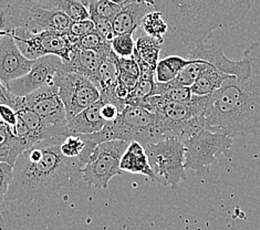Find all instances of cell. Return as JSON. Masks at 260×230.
<instances>
[{"label":"cell","instance_id":"39","mask_svg":"<svg viewBox=\"0 0 260 230\" xmlns=\"http://www.w3.org/2000/svg\"><path fill=\"white\" fill-rule=\"evenodd\" d=\"M0 230H7V225H6L5 219L2 215V211H0Z\"/></svg>","mask_w":260,"mask_h":230},{"label":"cell","instance_id":"9","mask_svg":"<svg viewBox=\"0 0 260 230\" xmlns=\"http://www.w3.org/2000/svg\"><path fill=\"white\" fill-rule=\"evenodd\" d=\"M62 101L68 122L100 100V91L95 84L81 74L61 69L54 80Z\"/></svg>","mask_w":260,"mask_h":230},{"label":"cell","instance_id":"42","mask_svg":"<svg viewBox=\"0 0 260 230\" xmlns=\"http://www.w3.org/2000/svg\"><path fill=\"white\" fill-rule=\"evenodd\" d=\"M30 2H32L34 4H41L43 0H30Z\"/></svg>","mask_w":260,"mask_h":230},{"label":"cell","instance_id":"40","mask_svg":"<svg viewBox=\"0 0 260 230\" xmlns=\"http://www.w3.org/2000/svg\"><path fill=\"white\" fill-rule=\"evenodd\" d=\"M77 2H79L80 4H82L85 8H88L92 3L95 2V0H77Z\"/></svg>","mask_w":260,"mask_h":230},{"label":"cell","instance_id":"41","mask_svg":"<svg viewBox=\"0 0 260 230\" xmlns=\"http://www.w3.org/2000/svg\"><path fill=\"white\" fill-rule=\"evenodd\" d=\"M111 2L116 4V5H119V6H121V7H122V6H124L128 2H131V0H111Z\"/></svg>","mask_w":260,"mask_h":230},{"label":"cell","instance_id":"11","mask_svg":"<svg viewBox=\"0 0 260 230\" xmlns=\"http://www.w3.org/2000/svg\"><path fill=\"white\" fill-rule=\"evenodd\" d=\"M62 65V60L57 55H46L34 61L26 76L11 81L6 88L12 94L24 97L43 86L54 85V80Z\"/></svg>","mask_w":260,"mask_h":230},{"label":"cell","instance_id":"14","mask_svg":"<svg viewBox=\"0 0 260 230\" xmlns=\"http://www.w3.org/2000/svg\"><path fill=\"white\" fill-rule=\"evenodd\" d=\"M32 5L30 0H0V39L17 28H29Z\"/></svg>","mask_w":260,"mask_h":230},{"label":"cell","instance_id":"31","mask_svg":"<svg viewBox=\"0 0 260 230\" xmlns=\"http://www.w3.org/2000/svg\"><path fill=\"white\" fill-rule=\"evenodd\" d=\"M188 62L187 64L184 67V69L179 72L175 81L177 83L182 84L184 86H188L190 88L191 85L195 83L198 76L202 73V71L206 68V62L200 60V59H194L190 60L187 59Z\"/></svg>","mask_w":260,"mask_h":230},{"label":"cell","instance_id":"5","mask_svg":"<svg viewBox=\"0 0 260 230\" xmlns=\"http://www.w3.org/2000/svg\"><path fill=\"white\" fill-rule=\"evenodd\" d=\"M10 36L21 53L31 61L46 55H57L62 62H68L79 41L69 31L59 32L43 30L40 32H32L28 27L17 28Z\"/></svg>","mask_w":260,"mask_h":230},{"label":"cell","instance_id":"3","mask_svg":"<svg viewBox=\"0 0 260 230\" xmlns=\"http://www.w3.org/2000/svg\"><path fill=\"white\" fill-rule=\"evenodd\" d=\"M169 31L183 45L206 43L215 30L239 23L248 15L251 0H154Z\"/></svg>","mask_w":260,"mask_h":230},{"label":"cell","instance_id":"8","mask_svg":"<svg viewBox=\"0 0 260 230\" xmlns=\"http://www.w3.org/2000/svg\"><path fill=\"white\" fill-rule=\"evenodd\" d=\"M129 143L109 141L99 144L82 169V178L89 186L107 189L110 180L122 173L120 163Z\"/></svg>","mask_w":260,"mask_h":230},{"label":"cell","instance_id":"35","mask_svg":"<svg viewBox=\"0 0 260 230\" xmlns=\"http://www.w3.org/2000/svg\"><path fill=\"white\" fill-rule=\"evenodd\" d=\"M95 30L94 28V23L91 19H86V20H81V21H72L69 32L76 37V38L80 39L82 37L89 35L91 32H93Z\"/></svg>","mask_w":260,"mask_h":230},{"label":"cell","instance_id":"33","mask_svg":"<svg viewBox=\"0 0 260 230\" xmlns=\"http://www.w3.org/2000/svg\"><path fill=\"white\" fill-rule=\"evenodd\" d=\"M162 96L169 102L187 103L191 100L193 94H191L190 88L179 84L174 80V81H172V82H170L169 91H167Z\"/></svg>","mask_w":260,"mask_h":230},{"label":"cell","instance_id":"26","mask_svg":"<svg viewBox=\"0 0 260 230\" xmlns=\"http://www.w3.org/2000/svg\"><path fill=\"white\" fill-rule=\"evenodd\" d=\"M17 113L23 120V122L26 123L27 127L30 130V134H31V139L34 143L54 138V136L51 135L50 130H49L45 125V123L41 120V117L39 115H37L34 111L27 108H22L21 110L17 111Z\"/></svg>","mask_w":260,"mask_h":230},{"label":"cell","instance_id":"27","mask_svg":"<svg viewBox=\"0 0 260 230\" xmlns=\"http://www.w3.org/2000/svg\"><path fill=\"white\" fill-rule=\"evenodd\" d=\"M119 79L117 82L124 84L129 90H133L140 80V67L134 58H119L116 59Z\"/></svg>","mask_w":260,"mask_h":230},{"label":"cell","instance_id":"34","mask_svg":"<svg viewBox=\"0 0 260 230\" xmlns=\"http://www.w3.org/2000/svg\"><path fill=\"white\" fill-rule=\"evenodd\" d=\"M14 180V166L0 161V204L5 202Z\"/></svg>","mask_w":260,"mask_h":230},{"label":"cell","instance_id":"25","mask_svg":"<svg viewBox=\"0 0 260 230\" xmlns=\"http://www.w3.org/2000/svg\"><path fill=\"white\" fill-rule=\"evenodd\" d=\"M41 5L62 11L72 21L90 19L88 9L77 0H43Z\"/></svg>","mask_w":260,"mask_h":230},{"label":"cell","instance_id":"21","mask_svg":"<svg viewBox=\"0 0 260 230\" xmlns=\"http://www.w3.org/2000/svg\"><path fill=\"white\" fill-rule=\"evenodd\" d=\"M27 146L15 136L10 126L0 122V161L14 166Z\"/></svg>","mask_w":260,"mask_h":230},{"label":"cell","instance_id":"22","mask_svg":"<svg viewBox=\"0 0 260 230\" xmlns=\"http://www.w3.org/2000/svg\"><path fill=\"white\" fill-rule=\"evenodd\" d=\"M164 45V38H154L151 36H142L135 41V48L132 58L136 61L144 62L156 69L159 51Z\"/></svg>","mask_w":260,"mask_h":230},{"label":"cell","instance_id":"36","mask_svg":"<svg viewBox=\"0 0 260 230\" xmlns=\"http://www.w3.org/2000/svg\"><path fill=\"white\" fill-rule=\"evenodd\" d=\"M94 23V28L96 32L100 35L102 38L111 43L115 38V34L112 27V22L110 20H105V19H98V18H94V19H91Z\"/></svg>","mask_w":260,"mask_h":230},{"label":"cell","instance_id":"24","mask_svg":"<svg viewBox=\"0 0 260 230\" xmlns=\"http://www.w3.org/2000/svg\"><path fill=\"white\" fill-rule=\"evenodd\" d=\"M188 60L179 55H170L163 60H159L155 69V82L169 83L174 81Z\"/></svg>","mask_w":260,"mask_h":230},{"label":"cell","instance_id":"17","mask_svg":"<svg viewBox=\"0 0 260 230\" xmlns=\"http://www.w3.org/2000/svg\"><path fill=\"white\" fill-rule=\"evenodd\" d=\"M103 60L104 59L99 53L85 50L78 45L74 49L70 60L68 62H62V69L81 74L94 83L99 68H100Z\"/></svg>","mask_w":260,"mask_h":230},{"label":"cell","instance_id":"20","mask_svg":"<svg viewBox=\"0 0 260 230\" xmlns=\"http://www.w3.org/2000/svg\"><path fill=\"white\" fill-rule=\"evenodd\" d=\"M206 62V61H205ZM206 68L198 76L195 83L190 86L191 94L196 96H205L210 95L216 91L220 90L229 80L234 78V76L222 73L218 69L206 62Z\"/></svg>","mask_w":260,"mask_h":230},{"label":"cell","instance_id":"30","mask_svg":"<svg viewBox=\"0 0 260 230\" xmlns=\"http://www.w3.org/2000/svg\"><path fill=\"white\" fill-rule=\"evenodd\" d=\"M90 19H105L112 21L113 18L121 10V6L111 2V0H95L88 8Z\"/></svg>","mask_w":260,"mask_h":230},{"label":"cell","instance_id":"16","mask_svg":"<svg viewBox=\"0 0 260 230\" xmlns=\"http://www.w3.org/2000/svg\"><path fill=\"white\" fill-rule=\"evenodd\" d=\"M155 8L140 0H131L124 6L112 19V27L115 36L133 35L141 27L143 18Z\"/></svg>","mask_w":260,"mask_h":230},{"label":"cell","instance_id":"28","mask_svg":"<svg viewBox=\"0 0 260 230\" xmlns=\"http://www.w3.org/2000/svg\"><path fill=\"white\" fill-rule=\"evenodd\" d=\"M141 27L147 36L154 38H164L169 32V24L164 20L163 15L157 10H153L143 18Z\"/></svg>","mask_w":260,"mask_h":230},{"label":"cell","instance_id":"7","mask_svg":"<svg viewBox=\"0 0 260 230\" xmlns=\"http://www.w3.org/2000/svg\"><path fill=\"white\" fill-rule=\"evenodd\" d=\"M144 148L156 182L176 189L179 183L186 179L185 147L182 141L164 140L147 144Z\"/></svg>","mask_w":260,"mask_h":230},{"label":"cell","instance_id":"38","mask_svg":"<svg viewBox=\"0 0 260 230\" xmlns=\"http://www.w3.org/2000/svg\"><path fill=\"white\" fill-rule=\"evenodd\" d=\"M17 120L18 114L14 109L8 107V105L0 104V122H3L6 125L12 127L15 126Z\"/></svg>","mask_w":260,"mask_h":230},{"label":"cell","instance_id":"29","mask_svg":"<svg viewBox=\"0 0 260 230\" xmlns=\"http://www.w3.org/2000/svg\"><path fill=\"white\" fill-rule=\"evenodd\" d=\"M78 45L80 48L85 49V50H91L99 53L103 59L110 57L111 53L113 52L111 43L105 41L95 30L93 32L80 38Z\"/></svg>","mask_w":260,"mask_h":230},{"label":"cell","instance_id":"6","mask_svg":"<svg viewBox=\"0 0 260 230\" xmlns=\"http://www.w3.org/2000/svg\"><path fill=\"white\" fill-rule=\"evenodd\" d=\"M233 138L203 129L184 142L185 170L195 172L197 177L207 176L212 166L217 164L219 155L232 158Z\"/></svg>","mask_w":260,"mask_h":230},{"label":"cell","instance_id":"19","mask_svg":"<svg viewBox=\"0 0 260 230\" xmlns=\"http://www.w3.org/2000/svg\"><path fill=\"white\" fill-rule=\"evenodd\" d=\"M120 169L122 172L138 174V175H143L152 180H156L150 161H148L145 148L139 142L129 143L121 158Z\"/></svg>","mask_w":260,"mask_h":230},{"label":"cell","instance_id":"12","mask_svg":"<svg viewBox=\"0 0 260 230\" xmlns=\"http://www.w3.org/2000/svg\"><path fill=\"white\" fill-rule=\"evenodd\" d=\"M32 64L34 61L24 57L11 36L0 39V81L5 86L26 76Z\"/></svg>","mask_w":260,"mask_h":230},{"label":"cell","instance_id":"32","mask_svg":"<svg viewBox=\"0 0 260 230\" xmlns=\"http://www.w3.org/2000/svg\"><path fill=\"white\" fill-rule=\"evenodd\" d=\"M111 47H112V51L119 58H132L135 48L133 35L115 36L113 41L111 42Z\"/></svg>","mask_w":260,"mask_h":230},{"label":"cell","instance_id":"4","mask_svg":"<svg viewBox=\"0 0 260 230\" xmlns=\"http://www.w3.org/2000/svg\"><path fill=\"white\" fill-rule=\"evenodd\" d=\"M85 136L98 145L109 141L139 142L143 146L159 142L155 114L143 108L131 105H126L117 119L105 124L100 132Z\"/></svg>","mask_w":260,"mask_h":230},{"label":"cell","instance_id":"15","mask_svg":"<svg viewBox=\"0 0 260 230\" xmlns=\"http://www.w3.org/2000/svg\"><path fill=\"white\" fill-rule=\"evenodd\" d=\"M72 20L62 11L55 8L46 7L41 4H34L30 11L29 29L32 32H40L43 30L69 31Z\"/></svg>","mask_w":260,"mask_h":230},{"label":"cell","instance_id":"1","mask_svg":"<svg viewBox=\"0 0 260 230\" xmlns=\"http://www.w3.org/2000/svg\"><path fill=\"white\" fill-rule=\"evenodd\" d=\"M67 136H54L35 143L22 152L14 165V180L6 202L27 205L43 202L63 187L82 178V159H70L61 154V143Z\"/></svg>","mask_w":260,"mask_h":230},{"label":"cell","instance_id":"23","mask_svg":"<svg viewBox=\"0 0 260 230\" xmlns=\"http://www.w3.org/2000/svg\"><path fill=\"white\" fill-rule=\"evenodd\" d=\"M117 55L112 52L110 57L105 58L99 68L94 84L100 91V94H108V93H114L117 79H119V71L116 65Z\"/></svg>","mask_w":260,"mask_h":230},{"label":"cell","instance_id":"37","mask_svg":"<svg viewBox=\"0 0 260 230\" xmlns=\"http://www.w3.org/2000/svg\"><path fill=\"white\" fill-rule=\"evenodd\" d=\"M100 100L102 101V107H101L102 119L107 123H111V122L115 121L117 119V116H119L121 113L119 108H117L116 105L113 103L103 101L102 98H100Z\"/></svg>","mask_w":260,"mask_h":230},{"label":"cell","instance_id":"18","mask_svg":"<svg viewBox=\"0 0 260 230\" xmlns=\"http://www.w3.org/2000/svg\"><path fill=\"white\" fill-rule=\"evenodd\" d=\"M101 107L102 101L99 100L68 122L70 135H88L100 132L107 124L101 116Z\"/></svg>","mask_w":260,"mask_h":230},{"label":"cell","instance_id":"10","mask_svg":"<svg viewBox=\"0 0 260 230\" xmlns=\"http://www.w3.org/2000/svg\"><path fill=\"white\" fill-rule=\"evenodd\" d=\"M23 108L41 117L52 136H70L64 105L57 85H47L22 97Z\"/></svg>","mask_w":260,"mask_h":230},{"label":"cell","instance_id":"2","mask_svg":"<svg viewBox=\"0 0 260 230\" xmlns=\"http://www.w3.org/2000/svg\"><path fill=\"white\" fill-rule=\"evenodd\" d=\"M250 73L234 77L213 93L207 129L235 138L260 130V42H251L244 52Z\"/></svg>","mask_w":260,"mask_h":230},{"label":"cell","instance_id":"13","mask_svg":"<svg viewBox=\"0 0 260 230\" xmlns=\"http://www.w3.org/2000/svg\"><path fill=\"white\" fill-rule=\"evenodd\" d=\"M188 59L206 61L208 63L213 64L216 69L228 74V76L241 77L250 73V63L248 59L244 57L239 61H233L226 57L221 46L219 45L203 43V45L197 46L196 48L191 49V51L188 53Z\"/></svg>","mask_w":260,"mask_h":230}]
</instances>
